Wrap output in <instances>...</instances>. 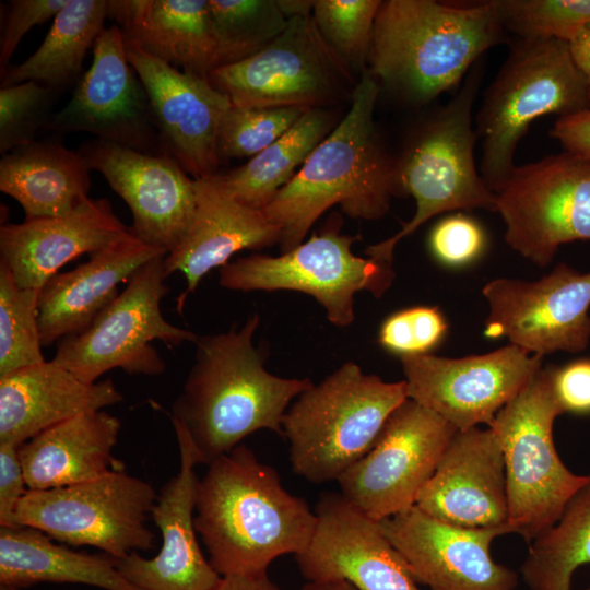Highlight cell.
Here are the masks:
<instances>
[{
    "instance_id": "obj_12",
    "label": "cell",
    "mask_w": 590,
    "mask_h": 590,
    "mask_svg": "<svg viewBox=\"0 0 590 590\" xmlns=\"http://www.w3.org/2000/svg\"><path fill=\"white\" fill-rule=\"evenodd\" d=\"M208 80L233 106L308 109L351 101L357 84L311 15L288 19L284 31L268 46L216 68Z\"/></svg>"
},
{
    "instance_id": "obj_52",
    "label": "cell",
    "mask_w": 590,
    "mask_h": 590,
    "mask_svg": "<svg viewBox=\"0 0 590 590\" xmlns=\"http://www.w3.org/2000/svg\"><path fill=\"white\" fill-rule=\"evenodd\" d=\"M585 590H590V586H589V587H587V588H586Z\"/></svg>"
},
{
    "instance_id": "obj_15",
    "label": "cell",
    "mask_w": 590,
    "mask_h": 590,
    "mask_svg": "<svg viewBox=\"0 0 590 590\" xmlns=\"http://www.w3.org/2000/svg\"><path fill=\"white\" fill-rule=\"evenodd\" d=\"M543 357L508 344L459 358L427 354L400 357L408 399L435 412L458 430L493 422L542 368Z\"/></svg>"
},
{
    "instance_id": "obj_28",
    "label": "cell",
    "mask_w": 590,
    "mask_h": 590,
    "mask_svg": "<svg viewBox=\"0 0 590 590\" xmlns=\"http://www.w3.org/2000/svg\"><path fill=\"white\" fill-rule=\"evenodd\" d=\"M123 38L172 67L202 78L223 66L209 0H110Z\"/></svg>"
},
{
    "instance_id": "obj_32",
    "label": "cell",
    "mask_w": 590,
    "mask_h": 590,
    "mask_svg": "<svg viewBox=\"0 0 590 590\" xmlns=\"http://www.w3.org/2000/svg\"><path fill=\"white\" fill-rule=\"evenodd\" d=\"M107 17L106 0H68L37 50L22 63L1 70V87L36 81L58 93L76 84L86 51Z\"/></svg>"
},
{
    "instance_id": "obj_7",
    "label": "cell",
    "mask_w": 590,
    "mask_h": 590,
    "mask_svg": "<svg viewBox=\"0 0 590 590\" xmlns=\"http://www.w3.org/2000/svg\"><path fill=\"white\" fill-rule=\"evenodd\" d=\"M514 39L475 117V131L482 140L480 174L494 193L514 172L517 145L534 120L590 108L587 82L568 43L555 38Z\"/></svg>"
},
{
    "instance_id": "obj_34",
    "label": "cell",
    "mask_w": 590,
    "mask_h": 590,
    "mask_svg": "<svg viewBox=\"0 0 590 590\" xmlns=\"http://www.w3.org/2000/svg\"><path fill=\"white\" fill-rule=\"evenodd\" d=\"M520 575L529 590H571L575 571L590 565V474L558 520L529 543Z\"/></svg>"
},
{
    "instance_id": "obj_16",
    "label": "cell",
    "mask_w": 590,
    "mask_h": 590,
    "mask_svg": "<svg viewBox=\"0 0 590 590\" xmlns=\"http://www.w3.org/2000/svg\"><path fill=\"white\" fill-rule=\"evenodd\" d=\"M488 304L484 334L507 338L531 354L579 353L590 342V272L566 263L538 281L498 278L482 288Z\"/></svg>"
},
{
    "instance_id": "obj_44",
    "label": "cell",
    "mask_w": 590,
    "mask_h": 590,
    "mask_svg": "<svg viewBox=\"0 0 590 590\" xmlns=\"http://www.w3.org/2000/svg\"><path fill=\"white\" fill-rule=\"evenodd\" d=\"M552 384L564 413L590 414V358H578L564 366L553 365Z\"/></svg>"
},
{
    "instance_id": "obj_1",
    "label": "cell",
    "mask_w": 590,
    "mask_h": 590,
    "mask_svg": "<svg viewBox=\"0 0 590 590\" xmlns=\"http://www.w3.org/2000/svg\"><path fill=\"white\" fill-rule=\"evenodd\" d=\"M194 527L221 576L268 573L308 544L316 523L304 498L279 473L239 445L208 464L194 494Z\"/></svg>"
},
{
    "instance_id": "obj_6",
    "label": "cell",
    "mask_w": 590,
    "mask_h": 590,
    "mask_svg": "<svg viewBox=\"0 0 590 590\" xmlns=\"http://www.w3.org/2000/svg\"><path fill=\"white\" fill-rule=\"evenodd\" d=\"M484 68L482 59L474 63L460 90L420 126L396 160L398 197H413L415 212L393 236L367 247L369 258L392 262L397 244L438 214L473 209L496 212V193L474 160L477 134L471 114Z\"/></svg>"
},
{
    "instance_id": "obj_33",
    "label": "cell",
    "mask_w": 590,
    "mask_h": 590,
    "mask_svg": "<svg viewBox=\"0 0 590 590\" xmlns=\"http://www.w3.org/2000/svg\"><path fill=\"white\" fill-rule=\"evenodd\" d=\"M331 123L328 111L308 109L280 139L246 164L225 174L219 173V178L239 202L263 210L330 133Z\"/></svg>"
},
{
    "instance_id": "obj_29",
    "label": "cell",
    "mask_w": 590,
    "mask_h": 590,
    "mask_svg": "<svg viewBox=\"0 0 590 590\" xmlns=\"http://www.w3.org/2000/svg\"><path fill=\"white\" fill-rule=\"evenodd\" d=\"M121 422L103 410L79 414L19 448L28 489H49L88 482L125 463L113 455Z\"/></svg>"
},
{
    "instance_id": "obj_38",
    "label": "cell",
    "mask_w": 590,
    "mask_h": 590,
    "mask_svg": "<svg viewBox=\"0 0 590 590\" xmlns=\"http://www.w3.org/2000/svg\"><path fill=\"white\" fill-rule=\"evenodd\" d=\"M503 26L521 38L571 42L590 25V0H496Z\"/></svg>"
},
{
    "instance_id": "obj_11",
    "label": "cell",
    "mask_w": 590,
    "mask_h": 590,
    "mask_svg": "<svg viewBox=\"0 0 590 590\" xmlns=\"http://www.w3.org/2000/svg\"><path fill=\"white\" fill-rule=\"evenodd\" d=\"M157 493L123 471L69 486L28 489L17 526L31 527L72 546H93L118 559L148 552L155 534L148 527Z\"/></svg>"
},
{
    "instance_id": "obj_26",
    "label": "cell",
    "mask_w": 590,
    "mask_h": 590,
    "mask_svg": "<svg viewBox=\"0 0 590 590\" xmlns=\"http://www.w3.org/2000/svg\"><path fill=\"white\" fill-rule=\"evenodd\" d=\"M167 255L132 232L90 255L73 270L59 272L46 282L38 297V324L43 347L75 335L91 326L120 292L118 285L153 258Z\"/></svg>"
},
{
    "instance_id": "obj_30",
    "label": "cell",
    "mask_w": 590,
    "mask_h": 590,
    "mask_svg": "<svg viewBox=\"0 0 590 590\" xmlns=\"http://www.w3.org/2000/svg\"><path fill=\"white\" fill-rule=\"evenodd\" d=\"M87 161L56 140H35L2 155L0 190L15 199L26 219L60 216L86 200Z\"/></svg>"
},
{
    "instance_id": "obj_25",
    "label": "cell",
    "mask_w": 590,
    "mask_h": 590,
    "mask_svg": "<svg viewBox=\"0 0 590 590\" xmlns=\"http://www.w3.org/2000/svg\"><path fill=\"white\" fill-rule=\"evenodd\" d=\"M197 205L191 224L179 245L164 260L165 274L181 272L185 291L176 298L181 312L202 278L226 266L241 250H257L280 241V231L262 210L235 199L219 175L196 179Z\"/></svg>"
},
{
    "instance_id": "obj_23",
    "label": "cell",
    "mask_w": 590,
    "mask_h": 590,
    "mask_svg": "<svg viewBox=\"0 0 590 590\" xmlns=\"http://www.w3.org/2000/svg\"><path fill=\"white\" fill-rule=\"evenodd\" d=\"M415 506L459 527H508L505 462L495 432L458 430Z\"/></svg>"
},
{
    "instance_id": "obj_36",
    "label": "cell",
    "mask_w": 590,
    "mask_h": 590,
    "mask_svg": "<svg viewBox=\"0 0 590 590\" xmlns=\"http://www.w3.org/2000/svg\"><path fill=\"white\" fill-rule=\"evenodd\" d=\"M223 66L263 49L288 23L276 0H209Z\"/></svg>"
},
{
    "instance_id": "obj_37",
    "label": "cell",
    "mask_w": 590,
    "mask_h": 590,
    "mask_svg": "<svg viewBox=\"0 0 590 590\" xmlns=\"http://www.w3.org/2000/svg\"><path fill=\"white\" fill-rule=\"evenodd\" d=\"M380 0H315L311 16L327 42L351 69L364 71Z\"/></svg>"
},
{
    "instance_id": "obj_39",
    "label": "cell",
    "mask_w": 590,
    "mask_h": 590,
    "mask_svg": "<svg viewBox=\"0 0 590 590\" xmlns=\"http://www.w3.org/2000/svg\"><path fill=\"white\" fill-rule=\"evenodd\" d=\"M306 110L308 108L232 105L219 133L221 161L256 156L287 132Z\"/></svg>"
},
{
    "instance_id": "obj_48",
    "label": "cell",
    "mask_w": 590,
    "mask_h": 590,
    "mask_svg": "<svg viewBox=\"0 0 590 590\" xmlns=\"http://www.w3.org/2000/svg\"><path fill=\"white\" fill-rule=\"evenodd\" d=\"M568 45L576 66L586 79L590 105V25L586 26Z\"/></svg>"
},
{
    "instance_id": "obj_21",
    "label": "cell",
    "mask_w": 590,
    "mask_h": 590,
    "mask_svg": "<svg viewBox=\"0 0 590 590\" xmlns=\"http://www.w3.org/2000/svg\"><path fill=\"white\" fill-rule=\"evenodd\" d=\"M418 583L429 590H516L518 574L494 560L491 545L508 527L465 528L418 507L380 521Z\"/></svg>"
},
{
    "instance_id": "obj_4",
    "label": "cell",
    "mask_w": 590,
    "mask_h": 590,
    "mask_svg": "<svg viewBox=\"0 0 590 590\" xmlns=\"http://www.w3.org/2000/svg\"><path fill=\"white\" fill-rule=\"evenodd\" d=\"M506 33L496 0L468 5L382 1L367 70L380 87L423 106L457 87L486 50L505 42Z\"/></svg>"
},
{
    "instance_id": "obj_35",
    "label": "cell",
    "mask_w": 590,
    "mask_h": 590,
    "mask_svg": "<svg viewBox=\"0 0 590 590\" xmlns=\"http://www.w3.org/2000/svg\"><path fill=\"white\" fill-rule=\"evenodd\" d=\"M39 292L21 287L0 261V378L45 362L38 324Z\"/></svg>"
},
{
    "instance_id": "obj_8",
    "label": "cell",
    "mask_w": 590,
    "mask_h": 590,
    "mask_svg": "<svg viewBox=\"0 0 590 590\" xmlns=\"http://www.w3.org/2000/svg\"><path fill=\"white\" fill-rule=\"evenodd\" d=\"M552 369L553 365L542 366L488 426L503 449L508 527L528 543L558 520L588 480L569 470L555 448L553 426L564 412L553 390Z\"/></svg>"
},
{
    "instance_id": "obj_43",
    "label": "cell",
    "mask_w": 590,
    "mask_h": 590,
    "mask_svg": "<svg viewBox=\"0 0 590 590\" xmlns=\"http://www.w3.org/2000/svg\"><path fill=\"white\" fill-rule=\"evenodd\" d=\"M68 0H11L2 13L0 67H9L25 34L35 25L55 17Z\"/></svg>"
},
{
    "instance_id": "obj_13",
    "label": "cell",
    "mask_w": 590,
    "mask_h": 590,
    "mask_svg": "<svg viewBox=\"0 0 590 590\" xmlns=\"http://www.w3.org/2000/svg\"><path fill=\"white\" fill-rule=\"evenodd\" d=\"M505 241L543 268L560 245L590 240V160L563 152L516 166L496 193Z\"/></svg>"
},
{
    "instance_id": "obj_40",
    "label": "cell",
    "mask_w": 590,
    "mask_h": 590,
    "mask_svg": "<svg viewBox=\"0 0 590 590\" xmlns=\"http://www.w3.org/2000/svg\"><path fill=\"white\" fill-rule=\"evenodd\" d=\"M46 85L27 81L0 88V152L5 154L36 140L40 129L50 127L55 98Z\"/></svg>"
},
{
    "instance_id": "obj_50",
    "label": "cell",
    "mask_w": 590,
    "mask_h": 590,
    "mask_svg": "<svg viewBox=\"0 0 590 590\" xmlns=\"http://www.w3.org/2000/svg\"><path fill=\"white\" fill-rule=\"evenodd\" d=\"M302 590H357L345 581H307Z\"/></svg>"
},
{
    "instance_id": "obj_19",
    "label": "cell",
    "mask_w": 590,
    "mask_h": 590,
    "mask_svg": "<svg viewBox=\"0 0 590 590\" xmlns=\"http://www.w3.org/2000/svg\"><path fill=\"white\" fill-rule=\"evenodd\" d=\"M79 152L130 208L132 234L152 247L172 252L194 215L196 179L167 155L143 153L95 138L82 143Z\"/></svg>"
},
{
    "instance_id": "obj_27",
    "label": "cell",
    "mask_w": 590,
    "mask_h": 590,
    "mask_svg": "<svg viewBox=\"0 0 590 590\" xmlns=\"http://www.w3.org/2000/svg\"><path fill=\"white\" fill-rule=\"evenodd\" d=\"M123 400L110 379L87 384L54 361L0 378V444L20 448L79 414Z\"/></svg>"
},
{
    "instance_id": "obj_5",
    "label": "cell",
    "mask_w": 590,
    "mask_h": 590,
    "mask_svg": "<svg viewBox=\"0 0 590 590\" xmlns=\"http://www.w3.org/2000/svg\"><path fill=\"white\" fill-rule=\"evenodd\" d=\"M406 399L404 380L388 382L344 363L302 392L284 414L282 435L293 472L316 484L338 481L373 448Z\"/></svg>"
},
{
    "instance_id": "obj_22",
    "label": "cell",
    "mask_w": 590,
    "mask_h": 590,
    "mask_svg": "<svg viewBox=\"0 0 590 590\" xmlns=\"http://www.w3.org/2000/svg\"><path fill=\"white\" fill-rule=\"evenodd\" d=\"M179 449V469L157 494L151 512L162 534V546L152 558L133 552L116 559L117 568L142 590H212L222 576L198 543L194 527V494L198 477L190 437L170 418Z\"/></svg>"
},
{
    "instance_id": "obj_14",
    "label": "cell",
    "mask_w": 590,
    "mask_h": 590,
    "mask_svg": "<svg viewBox=\"0 0 590 590\" xmlns=\"http://www.w3.org/2000/svg\"><path fill=\"white\" fill-rule=\"evenodd\" d=\"M457 432L435 412L406 399L373 448L338 479L341 495L378 521L410 509Z\"/></svg>"
},
{
    "instance_id": "obj_47",
    "label": "cell",
    "mask_w": 590,
    "mask_h": 590,
    "mask_svg": "<svg viewBox=\"0 0 590 590\" xmlns=\"http://www.w3.org/2000/svg\"><path fill=\"white\" fill-rule=\"evenodd\" d=\"M212 590H281L268 573L222 576Z\"/></svg>"
},
{
    "instance_id": "obj_3",
    "label": "cell",
    "mask_w": 590,
    "mask_h": 590,
    "mask_svg": "<svg viewBox=\"0 0 590 590\" xmlns=\"http://www.w3.org/2000/svg\"><path fill=\"white\" fill-rule=\"evenodd\" d=\"M380 90L366 68L344 118L262 210L280 231L283 252L303 243L314 223L335 204L351 217L377 220L398 197L396 158L374 119Z\"/></svg>"
},
{
    "instance_id": "obj_9",
    "label": "cell",
    "mask_w": 590,
    "mask_h": 590,
    "mask_svg": "<svg viewBox=\"0 0 590 590\" xmlns=\"http://www.w3.org/2000/svg\"><path fill=\"white\" fill-rule=\"evenodd\" d=\"M342 219L333 215L319 234L280 256L255 253L220 270L221 286L241 292L298 291L323 306L337 327L354 321V295L367 291L381 297L394 279L392 262L355 256L357 236L341 234Z\"/></svg>"
},
{
    "instance_id": "obj_49",
    "label": "cell",
    "mask_w": 590,
    "mask_h": 590,
    "mask_svg": "<svg viewBox=\"0 0 590 590\" xmlns=\"http://www.w3.org/2000/svg\"><path fill=\"white\" fill-rule=\"evenodd\" d=\"M278 4L287 17L311 15L315 1L310 0H276Z\"/></svg>"
},
{
    "instance_id": "obj_41",
    "label": "cell",
    "mask_w": 590,
    "mask_h": 590,
    "mask_svg": "<svg viewBox=\"0 0 590 590\" xmlns=\"http://www.w3.org/2000/svg\"><path fill=\"white\" fill-rule=\"evenodd\" d=\"M447 329V321L437 307L415 306L387 317L380 326L378 342L400 357L427 354L441 343Z\"/></svg>"
},
{
    "instance_id": "obj_31",
    "label": "cell",
    "mask_w": 590,
    "mask_h": 590,
    "mask_svg": "<svg viewBox=\"0 0 590 590\" xmlns=\"http://www.w3.org/2000/svg\"><path fill=\"white\" fill-rule=\"evenodd\" d=\"M39 582L142 590L123 577L108 554L70 550L31 527H0V583L22 589Z\"/></svg>"
},
{
    "instance_id": "obj_42",
    "label": "cell",
    "mask_w": 590,
    "mask_h": 590,
    "mask_svg": "<svg viewBox=\"0 0 590 590\" xmlns=\"http://www.w3.org/2000/svg\"><path fill=\"white\" fill-rule=\"evenodd\" d=\"M434 258L447 267H463L477 259L485 249L486 236L473 219L449 215L439 221L429 234Z\"/></svg>"
},
{
    "instance_id": "obj_46",
    "label": "cell",
    "mask_w": 590,
    "mask_h": 590,
    "mask_svg": "<svg viewBox=\"0 0 590 590\" xmlns=\"http://www.w3.org/2000/svg\"><path fill=\"white\" fill-rule=\"evenodd\" d=\"M550 134L565 152L590 160V108L559 117Z\"/></svg>"
},
{
    "instance_id": "obj_17",
    "label": "cell",
    "mask_w": 590,
    "mask_h": 590,
    "mask_svg": "<svg viewBox=\"0 0 590 590\" xmlns=\"http://www.w3.org/2000/svg\"><path fill=\"white\" fill-rule=\"evenodd\" d=\"M50 129L88 132L95 139L165 155L146 91L129 62L121 30L105 27L93 45V61L75 84Z\"/></svg>"
},
{
    "instance_id": "obj_20",
    "label": "cell",
    "mask_w": 590,
    "mask_h": 590,
    "mask_svg": "<svg viewBox=\"0 0 590 590\" xmlns=\"http://www.w3.org/2000/svg\"><path fill=\"white\" fill-rule=\"evenodd\" d=\"M126 54L146 91L164 154L193 179L217 175L219 133L229 98L206 78L180 71L127 42Z\"/></svg>"
},
{
    "instance_id": "obj_2",
    "label": "cell",
    "mask_w": 590,
    "mask_h": 590,
    "mask_svg": "<svg viewBox=\"0 0 590 590\" xmlns=\"http://www.w3.org/2000/svg\"><path fill=\"white\" fill-rule=\"evenodd\" d=\"M259 322L255 312L239 329L196 341L193 365L168 416L188 433L198 464H210L257 430L282 435L292 400L314 384L264 368L266 356L253 344Z\"/></svg>"
},
{
    "instance_id": "obj_51",
    "label": "cell",
    "mask_w": 590,
    "mask_h": 590,
    "mask_svg": "<svg viewBox=\"0 0 590 590\" xmlns=\"http://www.w3.org/2000/svg\"><path fill=\"white\" fill-rule=\"evenodd\" d=\"M0 590H22L21 588L9 586V585H1L0 583Z\"/></svg>"
},
{
    "instance_id": "obj_45",
    "label": "cell",
    "mask_w": 590,
    "mask_h": 590,
    "mask_svg": "<svg viewBox=\"0 0 590 590\" xmlns=\"http://www.w3.org/2000/svg\"><path fill=\"white\" fill-rule=\"evenodd\" d=\"M27 492L19 448L0 444V527H20L15 515Z\"/></svg>"
},
{
    "instance_id": "obj_18",
    "label": "cell",
    "mask_w": 590,
    "mask_h": 590,
    "mask_svg": "<svg viewBox=\"0 0 590 590\" xmlns=\"http://www.w3.org/2000/svg\"><path fill=\"white\" fill-rule=\"evenodd\" d=\"M307 546L295 559L307 581H345L357 590H422L380 521L326 493Z\"/></svg>"
},
{
    "instance_id": "obj_10",
    "label": "cell",
    "mask_w": 590,
    "mask_h": 590,
    "mask_svg": "<svg viewBox=\"0 0 590 590\" xmlns=\"http://www.w3.org/2000/svg\"><path fill=\"white\" fill-rule=\"evenodd\" d=\"M165 257L143 264L88 328L60 341L51 361L87 384L115 368L129 375H162L166 364L152 343L175 347L199 338L162 314L161 302L168 292Z\"/></svg>"
},
{
    "instance_id": "obj_24",
    "label": "cell",
    "mask_w": 590,
    "mask_h": 590,
    "mask_svg": "<svg viewBox=\"0 0 590 590\" xmlns=\"http://www.w3.org/2000/svg\"><path fill=\"white\" fill-rule=\"evenodd\" d=\"M131 233L107 199L87 198L71 212L0 227V261L21 287L40 292L67 263Z\"/></svg>"
}]
</instances>
